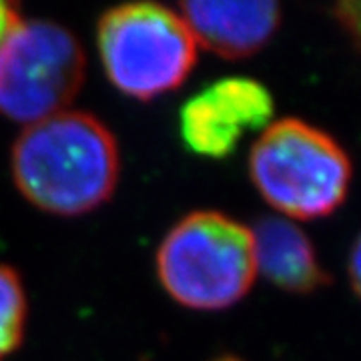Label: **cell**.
Instances as JSON below:
<instances>
[{
	"mask_svg": "<svg viewBox=\"0 0 361 361\" xmlns=\"http://www.w3.org/2000/svg\"><path fill=\"white\" fill-rule=\"evenodd\" d=\"M13 177L42 211L66 217L89 213L115 191V137L97 116L63 111L20 133L13 147Z\"/></svg>",
	"mask_w": 361,
	"mask_h": 361,
	"instance_id": "6da1fadb",
	"label": "cell"
},
{
	"mask_svg": "<svg viewBox=\"0 0 361 361\" xmlns=\"http://www.w3.org/2000/svg\"><path fill=\"white\" fill-rule=\"evenodd\" d=\"M157 273L169 295L185 307H231L257 275L251 229L217 211L191 213L163 239Z\"/></svg>",
	"mask_w": 361,
	"mask_h": 361,
	"instance_id": "7a4b0ae2",
	"label": "cell"
},
{
	"mask_svg": "<svg viewBox=\"0 0 361 361\" xmlns=\"http://www.w3.org/2000/svg\"><path fill=\"white\" fill-rule=\"evenodd\" d=\"M251 179L289 219L327 217L348 197L351 163L327 133L299 118L269 125L251 151Z\"/></svg>",
	"mask_w": 361,
	"mask_h": 361,
	"instance_id": "3957f363",
	"label": "cell"
},
{
	"mask_svg": "<svg viewBox=\"0 0 361 361\" xmlns=\"http://www.w3.org/2000/svg\"><path fill=\"white\" fill-rule=\"evenodd\" d=\"M97 44L104 73L135 99H155L191 73L197 42L179 13L155 2H130L101 16Z\"/></svg>",
	"mask_w": 361,
	"mask_h": 361,
	"instance_id": "277c9868",
	"label": "cell"
},
{
	"mask_svg": "<svg viewBox=\"0 0 361 361\" xmlns=\"http://www.w3.org/2000/svg\"><path fill=\"white\" fill-rule=\"evenodd\" d=\"M82 78V47L65 26L20 20L0 42V113L16 123L66 111Z\"/></svg>",
	"mask_w": 361,
	"mask_h": 361,
	"instance_id": "5b68a950",
	"label": "cell"
},
{
	"mask_svg": "<svg viewBox=\"0 0 361 361\" xmlns=\"http://www.w3.org/2000/svg\"><path fill=\"white\" fill-rule=\"evenodd\" d=\"M273 99L259 80L229 77L213 82L180 109L183 142L207 159H225L247 130L267 129Z\"/></svg>",
	"mask_w": 361,
	"mask_h": 361,
	"instance_id": "8992f818",
	"label": "cell"
},
{
	"mask_svg": "<svg viewBox=\"0 0 361 361\" xmlns=\"http://www.w3.org/2000/svg\"><path fill=\"white\" fill-rule=\"evenodd\" d=\"M180 18L197 44L225 59H243L261 51L281 23V6L273 0L249 2H183Z\"/></svg>",
	"mask_w": 361,
	"mask_h": 361,
	"instance_id": "52a82bcc",
	"label": "cell"
},
{
	"mask_svg": "<svg viewBox=\"0 0 361 361\" xmlns=\"http://www.w3.org/2000/svg\"><path fill=\"white\" fill-rule=\"evenodd\" d=\"M255 269L291 293H311L329 283L307 235L285 217H261L251 229Z\"/></svg>",
	"mask_w": 361,
	"mask_h": 361,
	"instance_id": "ba28073f",
	"label": "cell"
},
{
	"mask_svg": "<svg viewBox=\"0 0 361 361\" xmlns=\"http://www.w3.org/2000/svg\"><path fill=\"white\" fill-rule=\"evenodd\" d=\"M26 323V295L16 271L0 265V360L20 345Z\"/></svg>",
	"mask_w": 361,
	"mask_h": 361,
	"instance_id": "9c48e42d",
	"label": "cell"
},
{
	"mask_svg": "<svg viewBox=\"0 0 361 361\" xmlns=\"http://www.w3.org/2000/svg\"><path fill=\"white\" fill-rule=\"evenodd\" d=\"M337 18L343 23L353 37H357L360 30V4L357 2H343L337 6Z\"/></svg>",
	"mask_w": 361,
	"mask_h": 361,
	"instance_id": "30bf717a",
	"label": "cell"
},
{
	"mask_svg": "<svg viewBox=\"0 0 361 361\" xmlns=\"http://www.w3.org/2000/svg\"><path fill=\"white\" fill-rule=\"evenodd\" d=\"M18 23H20L18 6L13 4V2L0 0V42H2V39H4Z\"/></svg>",
	"mask_w": 361,
	"mask_h": 361,
	"instance_id": "8fae6325",
	"label": "cell"
},
{
	"mask_svg": "<svg viewBox=\"0 0 361 361\" xmlns=\"http://www.w3.org/2000/svg\"><path fill=\"white\" fill-rule=\"evenodd\" d=\"M360 261H361V253H360V241L353 243V249H351V261H349V269H351V281H353V291L357 293L360 291Z\"/></svg>",
	"mask_w": 361,
	"mask_h": 361,
	"instance_id": "7c38bea8",
	"label": "cell"
},
{
	"mask_svg": "<svg viewBox=\"0 0 361 361\" xmlns=\"http://www.w3.org/2000/svg\"><path fill=\"white\" fill-rule=\"evenodd\" d=\"M215 361H241V360H237V357H231V355H225V357H219V360H215Z\"/></svg>",
	"mask_w": 361,
	"mask_h": 361,
	"instance_id": "4fadbf2b",
	"label": "cell"
}]
</instances>
